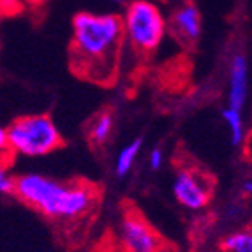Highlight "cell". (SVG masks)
I'll list each match as a JSON object with an SVG mask.
<instances>
[{
  "label": "cell",
  "mask_w": 252,
  "mask_h": 252,
  "mask_svg": "<svg viewBox=\"0 0 252 252\" xmlns=\"http://www.w3.org/2000/svg\"><path fill=\"white\" fill-rule=\"evenodd\" d=\"M7 143L18 156L42 157L62 145V134L48 115H27L7 127Z\"/></svg>",
  "instance_id": "277c9868"
},
{
  "label": "cell",
  "mask_w": 252,
  "mask_h": 252,
  "mask_svg": "<svg viewBox=\"0 0 252 252\" xmlns=\"http://www.w3.org/2000/svg\"><path fill=\"white\" fill-rule=\"evenodd\" d=\"M109 2H113V4H122V2H126V0H109Z\"/></svg>",
  "instance_id": "ac0fdd59"
},
{
  "label": "cell",
  "mask_w": 252,
  "mask_h": 252,
  "mask_svg": "<svg viewBox=\"0 0 252 252\" xmlns=\"http://www.w3.org/2000/svg\"><path fill=\"white\" fill-rule=\"evenodd\" d=\"M141 147H143V139L134 138L120 148V152L117 154V159H115V175L118 178H126L132 171L136 160L141 154Z\"/></svg>",
  "instance_id": "30bf717a"
},
{
  "label": "cell",
  "mask_w": 252,
  "mask_h": 252,
  "mask_svg": "<svg viewBox=\"0 0 252 252\" xmlns=\"http://www.w3.org/2000/svg\"><path fill=\"white\" fill-rule=\"evenodd\" d=\"M122 18L124 41L139 55H150L160 46L166 35V18L150 0H134L126 7Z\"/></svg>",
  "instance_id": "3957f363"
},
{
  "label": "cell",
  "mask_w": 252,
  "mask_h": 252,
  "mask_svg": "<svg viewBox=\"0 0 252 252\" xmlns=\"http://www.w3.org/2000/svg\"><path fill=\"white\" fill-rule=\"evenodd\" d=\"M148 166H150L152 171H160L164 166V152L162 148L156 147L152 148L150 154H148Z\"/></svg>",
  "instance_id": "5bb4252c"
},
{
  "label": "cell",
  "mask_w": 252,
  "mask_h": 252,
  "mask_svg": "<svg viewBox=\"0 0 252 252\" xmlns=\"http://www.w3.org/2000/svg\"><path fill=\"white\" fill-rule=\"evenodd\" d=\"M118 240L127 252H162L166 247L162 236L136 210L122 215L118 224Z\"/></svg>",
  "instance_id": "8992f818"
},
{
  "label": "cell",
  "mask_w": 252,
  "mask_h": 252,
  "mask_svg": "<svg viewBox=\"0 0 252 252\" xmlns=\"http://www.w3.org/2000/svg\"><path fill=\"white\" fill-rule=\"evenodd\" d=\"M220 117H222L224 124H226L227 130H229V138H231V143L235 147H238L245 138V124H244V113L240 109L235 108H226L220 111Z\"/></svg>",
  "instance_id": "8fae6325"
},
{
  "label": "cell",
  "mask_w": 252,
  "mask_h": 252,
  "mask_svg": "<svg viewBox=\"0 0 252 252\" xmlns=\"http://www.w3.org/2000/svg\"><path fill=\"white\" fill-rule=\"evenodd\" d=\"M115 130V113L104 109L101 113H97L89 127V139L95 147H102L109 141L111 134Z\"/></svg>",
  "instance_id": "9c48e42d"
},
{
  "label": "cell",
  "mask_w": 252,
  "mask_h": 252,
  "mask_svg": "<svg viewBox=\"0 0 252 252\" xmlns=\"http://www.w3.org/2000/svg\"><path fill=\"white\" fill-rule=\"evenodd\" d=\"M249 60L244 53H235L227 76V106L244 111L249 99Z\"/></svg>",
  "instance_id": "52a82bcc"
},
{
  "label": "cell",
  "mask_w": 252,
  "mask_h": 252,
  "mask_svg": "<svg viewBox=\"0 0 252 252\" xmlns=\"http://www.w3.org/2000/svg\"><path fill=\"white\" fill-rule=\"evenodd\" d=\"M9 152V143H7V127L0 126V156Z\"/></svg>",
  "instance_id": "9a60e30c"
},
{
  "label": "cell",
  "mask_w": 252,
  "mask_h": 252,
  "mask_svg": "<svg viewBox=\"0 0 252 252\" xmlns=\"http://www.w3.org/2000/svg\"><path fill=\"white\" fill-rule=\"evenodd\" d=\"M242 192L247 194V196H252V178H247V180L242 184Z\"/></svg>",
  "instance_id": "2e32d148"
},
{
  "label": "cell",
  "mask_w": 252,
  "mask_h": 252,
  "mask_svg": "<svg viewBox=\"0 0 252 252\" xmlns=\"http://www.w3.org/2000/svg\"><path fill=\"white\" fill-rule=\"evenodd\" d=\"M23 2H27L29 5H41V4H44L46 0H23Z\"/></svg>",
  "instance_id": "e0dca14e"
},
{
  "label": "cell",
  "mask_w": 252,
  "mask_h": 252,
  "mask_svg": "<svg viewBox=\"0 0 252 252\" xmlns=\"http://www.w3.org/2000/svg\"><path fill=\"white\" fill-rule=\"evenodd\" d=\"M173 196L187 210H203L212 199V178L196 166H182L173 178Z\"/></svg>",
  "instance_id": "5b68a950"
},
{
  "label": "cell",
  "mask_w": 252,
  "mask_h": 252,
  "mask_svg": "<svg viewBox=\"0 0 252 252\" xmlns=\"http://www.w3.org/2000/svg\"><path fill=\"white\" fill-rule=\"evenodd\" d=\"M220 252H252V231L240 229L220 240Z\"/></svg>",
  "instance_id": "7c38bea8"
},
{
  "label": "cell",
  "mask_w": 252,
  "mask_h": 252,
  "mask_svg": "<svg viewBox=\"0 0 252 252\" xmlns=\"http://www.w3.org/2000/svg\"><path fill=\"white\" fill-rule=\"evenodd\" d=\"M16 178L9 173V166L0 160V194H13Z\"/></svg>",
  "instance_id": "4fadbf2b"
},
{
  "label": "cell",
  "mask_w": 252,
  "mask_h": 252,
  "mask_svg": "<svg viewBox=\"0 0 252 252\" xmlns=\"http://www.w3.org/2000/svg\"><path fill=\"white\" fill-rule=\"evenodd\" d=\"M171 29L173 34L180 41L194 42L198 41L203 30L201 13L196 4L192 2H184L173 11L171 16Z\"/></svg>",
  "instance_id": "ba28073f"
},
{
  "label": "cell",
  "mask_w": 252,
  "mask_h": 252,
  "mask_svg": "<svg viewBox=\"0 0 252 252\" xmlns=\"http://www.w3.org/2000/svg\"><path fill=\"white\" fill-rule=\"evenodd\" d=\"M13 194L44 217L62 222L83 219L97 203V190L92 185L83 182L67 184L39 173L16 177Z\"/></svg>",
  "instance_id": "7a4b0ae2"
},
{
  "label": "cell",
  "mask_w": 252,
  "mask_h": 252,
  "mask_svg": "<svg viewBox=\"0 0 252 252\" xmlns=\"http://www.w3.org/2000/svg\"><path fill=\"white\" fill-rule=\"evenodd\" d=\"M124 46L122 18L113 13H78L72 18L71 67L78 76L108 87L115 81Z\"/></svg>",
  "instance_id": "6da1fadb"
}]
</instances>
